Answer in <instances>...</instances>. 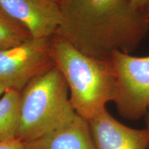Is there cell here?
Segmentation results:
<instances>
[{"instance_id": "cell-9", "label": "cell", "mask_w": 149, "mask_h": 149, "mask_svg": "<svg viewBox=\"0 0 149 149\" xmlns=\"http://www.w3.org/2000/svg\"><path fill=\"white\" fill-rule=\"evenodd\" d=\"M20 92L6 90L0 97V142L15 139L19 120Z\"/></svg>"}, {"instance_id": "cell-1", "label": "cell", "mask_w": 149, "mask_h": 149, "mask_svg": "<svg viewBox=\"0 0 149 149\" xmlns=\"http://www.w3.org/2000/svg\"><path fill=\"white\" fill-rule=\"evenodd\" d=\"M61 22L56 34L81 53L110 58L115 51L130 53L149 31L148 10L130 0H61Z\"/></svg>"}, {"instance_id": "cell-3", "label": "cell", "mask_w": 149, "mask_h": 149, "mask_svg": "<svg viewBox=\"0 0 149 149\" xmlns=\"http://www.w3.org/2000/svg\"><path fill=\"white\" fill-rule=\"evenodd\" d=\"M68 86L57 66L26 86L19 95L17 139L34 140L64 126L77 115L70 101Z\"/></svg>"}, {"instance_id": "cell-16", "label": "cell", "mask_w": 149, "mask_h": 149, "mask_svg": "<svg viewBox=\"0 0 149 149\" xmlns=\"http://www.w3.org/2000/svg\"><path fill=\"white\" fill-rule=\"evenodd\" d=\"M59 1H61V0H59Z\"/></svg>"}, {"instance_id": "cell-15", "label": "cell", "mask_w": 149, "mask_h": 149, "mask_svg": "<svg viewBox=\"0 0 149 149\" xmlns=\"http://www.w3.org/2000/svg\"><path fill=\"white\" fill-rule=\"evenodd\" d=\"M148 22H149V9H148Z\"/></svg>"}, {"instance_id": "cell-8", "label": "cell", "mask_w": 149, "mask_h": 149, "mask_svg": "<svg viewBox=\"0 0 149 149\" xmlns=\"http://www.w3.org/2000/svg\"><path fill=\"white\" fill-rule=\"evenodd\" d=\"M24 144V149H96L88 122L77 114L64 126Z\"/></svg>"}, {"instance_id": "cell-12", "label": "cell", "mask_w": 149, "mask_h": 149, "mask_svg": "<svg viewBox=\"0 0 149 149\" xmlns=\"http://www.w3.org/2000/svg\"><path fill=\"white\" fill-rule=\"evenodd\" d=\"M135 8L141 10H148L149 0H130Z\"/></svg>"}, {"instance_id": "cell-14", "label": "cell", "mask_w": 149, "mask_h": 149, "mask_svg": "<svg viewBox=\"0 0 149 149\" xmlns=\"http://www.w3.org/2000/svg\"><path fill=\"white\" fill-rule=\"evenodd\" d=\"M5 89L2 88L1 86H0V97H1V95L3 94V93L5 92Z\"/></svg>"}, {"instance_id": "cell-6", "label": "cell", "mask_w": 149, "mask_h": 149, "mask_svg": "<svg viewBox=\"0 0 149 149\" xmlns=\"http://www.w3.org/2000/svg\"><path fill=\"white\" fill-rule=\"evenodd\" d=\"M0 7L33 38H51L61 25L59 0H0Z\"/></svg>"}, {"instance_id": "cell-13", "label": "cell", "mask_w": 149, "mask_h": 149, "mask_svg": "<svg viewBox=\"0 0 149 149\" xmlns=\"http://www.w3.org/2000/svg\"><path fill=\"white\" fill-rule=\"evenodd\" d=\"M146 124H147V128L149 130V111L146 114Z\"/></svg>"}, {"instance_id": "cell-4", "label": "cell", "mask_w": 149, "mask_h": 149, "mask_svg": "<svg viewBox=\"0 0 149 149\" xmlns=\"http://www.w3.org/2000/svg\"><path fill=\"white\" fill-rule=\"evenodd\" d=\"M116 79L113 102L124 118L137 120L149 111V55L115 51L111 56Z\"/></svg>"}, {"instance_id": "cell-2", "label": "cell", "mask_w": 149, "mask_h": 149, "mask_svg": "<svg viewBox=\"0 0 149 149\" xmlns=\"http://www.w3.org/2000/svg\"><path fill=\"white\" fill-rule=\"evenodd\" d=\"M52 55L68 86L70 101L78 115L89 121L114 101L116 79L111 58H97L81 53L55 34L51 38Z\"/></svg>"}, {"instance_id": "cell-10", "label": "cell", "mask_w": 149, "mask_h": 149, "mask_svg": "<svg viewBox=\"0 0 149 149\" xmlns=\"http://www.w3.org/2000/svg\"><path fill=\"white\" fill-rule=\"evenodd\" d=\"M29 31L0 7V51L13 48L31 38Z\"/></svg>"}, {"instance_id": "cell-11", "label": "cell", "mask_w": 149, "mask_h": 149, "mask_svg": "<svg viewBox=\"0 0 149 149\" xmlns=\"http://www.w3.org/2000/svg\"><path fill=\"white\" fill-rule=\"evenodd\" d=\"M0 149H24V144L19 139H13L9 141H1Z\"/></svg>"}, {"instance_id": "cell-7", "label": "cell", "mask_w": 149, "mask_h": 149, "mask_svg": "<svg viewBox=\"0 0 149 149\" xmlns=\"http://www.w3.org/2000/svg\"><path fill=\"white\" fill-rule=\"evenodd\" d=\"M96 149H147L149 130L128 127L107 109L88 121Z\"/></svg>"}, {"instance_id": "cell-5", "label": "cell", "mask_w": 149, "mask_h": 149, "mask_svg": "<svg viewBox=\"0 0 149 149\" xmlns=\"http://www.w3.org/2000/svg\"><path fill=\"white\" fill-rule=\"evenodd\" d=\"M51 38L31 37L0 51V86L21 92L30 81L55 66Z\"/></svg>"}]
</instances>
